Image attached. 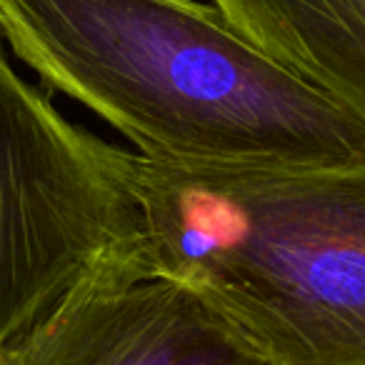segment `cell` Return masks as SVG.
Returning a JSON list of instances; mask_svg holds the SVG:
<instances>
[{
  "instance_id": "obj_3",
  "label": "cell",
  "mask_w": 365,
  "mask_h": 365,
  "mask_svg": "<svg viewBox=\"0 0 365 365\" xmlns=\"http://www.w3.org/2000/svg\"><path fill=\"white\" fill-rule=\"evenodd\" d=\"M103 143L23 81L0 46V363L135 243V210Z\"/></svg>"
},
{
  "instance_id": "obj_2",
  "label": "cell",
  "mask_w": 365,
  "mask_h": 365,
  "mask_svg": "<svg viewBox=\"0 0 365 365\" xmlns=\"http://www.w3.org/2000/svg\"><path fill=\"white\" fill-rule=\"evenodd\" d=\"M150 268L210 300L273 365H365V160L215 165L103 143Z\"/></svg>"
},
{
  "instance_id": "obj_6",
  "label": "cell",
  "mask_w": 365,
  "mask_h": 365,
  "mask_svg": "<svg viewBox=\"0 0 365 365\" xmlns=\"http://www.w3.org/2000/svg\"><path fill=\"white\" fill-rule=\"evenodd\" d=\"M0 365H8V360H3V363H0Z\"/></svg>"
},
{
  "instance_id": "obj_4",
  "label": "cell",
  "mask_w": 365,
  "mask_h": 365,
  "mask_svg": "<svg viewBox=\"0 0 365 365\" xmlns=\"http://www.w3.org/2000/svg\"><path fill=\"white\" fill-rule=\"evenodd\" d=\"M6 360L8 365H273L205 295L150 268L138 243L83 280Z\"/></svg>"
},
{
  "instance_id": "obj_1",
  "label": "cell",
  "mask_w": 365,
  "mask_h": 365,
  "mask_svg": "<svg viewBox=\"0 0 365 365\" xmlns=\"http://www.w3.org/2000/svg\"><path fill=\"white\" fill-rule=\"evenodd\" d=\"M0 36L135 153L215 165H348L365 125L198 0H0Z\"/></svg>"
},
{
  "instance_id": "obj_5",
  "label": "cell",
  "mask_w": 365,
  "mask_h": 365,
  "mask_svg": "<svg viewBox=\"0 0 365 365\" xmlns=\"http://www.w3.org/2000/svg\"><path fill=\"white\" fill-rule=\"evenodd\" d=\"M213 6L365 125V0H213Z\"/></svg>"
}]
</instances>
